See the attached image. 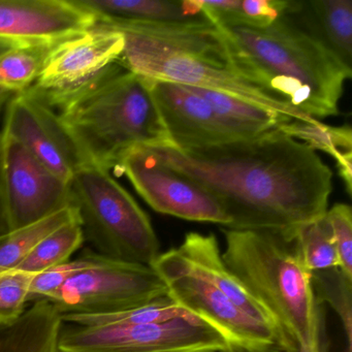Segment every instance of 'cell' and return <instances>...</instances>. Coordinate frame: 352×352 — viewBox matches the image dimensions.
Masks as SVG:
<instances>
[{
	"label": "cell",
	"mask_w": 352,
	"mask_h": 352,
	"mask_svg": "<svg viewBox=\"0 0 352 352\" xmlns=\"http://www.w3.org/2000/svg\"><path fill=\"white\" fill-rule=\"evenodd\" d=\"M147 148L219 199L230 219L223 228L292 234L327 213L331 168L280 129L197 149Z\"/></svg>",
	"instance_id": "6da1fadb"
},
{
	"label": "cell",
	"mask_w": 352,
	"mask_h": 352,
	"mask_svg": "<svg viewBox=\"0 0 352 352\" xmlns=\"http://www.w3.org/2000/svg\"><path fill=\"white\" fill-rule=\"evenodd\" d=\"M238 71L306 116H337L351 69L281 16L265 28L218 24Z\"/></svg>",
	"instance_id": "7a4b0ae2"
},
{
	"label": "cell",
	"mask_w": 352,
	"mask_h": 352,
	"mask_svg": "<svg viewBox=\"0 0 352 352\" xmlns=\"http://www.w3.org/2000/svg\"><path fill=\"white\" fill-rule=\"evenodd\" d=\"M98 23L122 34L124 48L118 63L135 75L221 92L296 120H316L243 77L215 25L155 28Z\"/></svg>",
	"instance_id": "3957f363"
},
{
	"label": "cell",
	"mask_w": 352,
	"mask_h": 352,
	"mask_svg": "<svg viewBox=\"0 0 352 352\" xmlns=\"http://www.w3.org/2000/svg\"><path fill=\"white\" fill-rule=\"evenodd\" d=\"M88 164L116 170L139 147L173 148L145 78L121 67L60 110Z\"/></svg>",
	"instance_id": "277c9868"
},
{
	"label": "cell",
	"mask_w": 352,
	"mask_h": 352,
	"mask_svg": "<svg viewBox=\"0 0 352 352\" xmlns=\"http://www.w3.org/2000/svg\"><path fill=\"white\" fill-rule=\"evenodd\" d=\"M222 258L261 300L276 322L300 346L308 345L316 325L311 273L302 265L296 232L221 228Z\"/></svg>",
	"instance_id": "5b68a950"
},
{
	"label": "cell",
	"mask_w": 352,
	"mask_h": 352,
	"mask_svg": "<svg viewBox=\"0 0 352 352\" xmlns=\"http://www.w3.org/2000/svg\"><path fill=\"white\" fill-rule=\"evenodd\" d=\"M69 190L84 239L96 252L146 265L157 259L160 243L149 216L108 170L83 164L69 181Z\"/></svg>",
	"instance_id": "8992f818"
},
{
	"label": "cell",
	"mask_w": 352,
	"mask_h": 352,
	"mask_svg": "<svg viewBox=\"0 0 352 352\" xmlns=\"http://www.w3.org/2000/svg\"><path fill=\"white\" fill-rule=\"evenodd\" d=\"M151 267L168 296L189 314L215 329L230 352H298L287 333L257 320L197 273L178 248L160 253Z\"/></svg>",
	"instance_id": "52a82bcc"
},
{
	"label": "cell",
	"mask_w": 352,
	"mask_h": 352,
	"mask_svg": "<svg viewBox=\"0 0 352 352\" xmlns=\"http://www.w3.org/2000/svg\"><path fill=\"white\" fill-rule=\"evenodd\" d=\"M122 34L108 26L94 28L59 41L40 77L25 92L63 110L118 71Z\"/></svg>",
	"instance_id": "ba28073f"
},
{
	"label": "cell",
	"mask_w": 352,
	"mask_h": 352,
	"mask_svg": "<svg viewBox=\"0 0 352 352\" xmlns=\"http://www.w3.org/2000/svg\"><path fill=\"white\" fill-rule=\"evenodd\" d=\"M59 352H230L223 338L193 315L150 324L69 325Z\"/></svg>",
	"instance_id": "9c48e42d"
},
{
	"label": "cell",
	"mask_w": 352,
	"mask_h": 352,
	"mask_svg": "<svg viewBox=\"0 0 352 352\" xmlns=\"http://www.w3.org/2000/svg\"><path fill=\"white\" fill-rule=\"evenodd\" d=\"M168 294L151 265L94 254L89 267L72 276L53 305L61 315L110 314L148 304Z\"/></svg>",
	"instance_id": "30bf717a"
},
{
	"label": "cell",
	"mask_w": 352,
	"mask_h": 352,
	"mask_svg": "<svg viewBox=\"0 0 352 352\" xmlns=\"http://www.w3.org/2000/svg\"><path fill=\"white\" fill-rule=\"evenodd\" d=\"M0 195L10 230L36 223L72 205L69 183L17 140L0 131Z\"/></svg>",
	"instance_id": "8fae6325"
},
{
	"label": "cell",
	"mask_w": 352,
	"mask_h": 352,
	"mask_svg": "<svg viewBox=\"0 0 352 352\" xmlns=\"http://www.w3.org/2000/svg\"><path fill=\"white\" fill-rule=\"evenodd\" d=\"M116 170L126 176L144 201L158 213L222 228L230 226V217L215 195L160 162L147 147L131 150Z\"/></svg>",
	"instance_id": "7c38bea8"
},
{
	"label": "cell",
	"mask_w": 352,
	"mask_h": 352,
	"mask_svg": "<svg viewBox=\"0 0 352 352\" xmlns=\"http://www.w3.org/2000/svg\"><path fill=\"white\" fill-rule=\"evenodd\" d=\"M3 131L65 182L88 164L59 114L28 92L8 102Z\"/></svg>",
	"instance_id": "4fadbf2b"
},
{
	"label": "cell",
	"mask_w": 352,
	"mask_h": 352,
	"mask_svg": "<svg viewBox=\"0 0 352 352\" xmlns=\"http://www.w3.org/2000/svg\"><path fill=\"white\" fill-rule=\"evenodd\" d=\"M145 79L174 149H197L239 141L209 102L188 86Z\"/></svg>",
	"instance_id": "5bb4252c"
},
{
	"label": "cell",
	"mask_w": 352,
	"mask_h": 352,
	"mask_svg": "<svg viewBox=\"0 0 352 352\" xmlns=\"http://www.w3.org/2000/svg\"><path fill=\"white\" fill-rule=\"evenodd\" d=\"M96 22L73 0H0V38L18 44L63 40Z\"/></svg>",
	"instance_id": "9a60e30c"
},
{
	"label": "cell",
	"mask_w": 352,
	"mask_h": 352,
	"mask_svg": "<svg viewBox=\"0 0 352 352\" xmlns=\"http://www.w3.org/2000/svg\"><path fill=\"white\" fill-rule=\"evenodd\" d=\"M100 23L155 28L214 25L197 0H73Z\"/></svg>",
	"instance_id": "2e32d148"
},
{
	"label": "cell",
	"mask_w": 352,
	"mask_h": 352,
	"mask_svg": "<svg viewBox=\"0 0 352 352\" xmlns=\"http://www.w3.org/2000/svg\"><path fill=\"white\" fill-rule=\"evenodd\" d=\"M282 16L351 69V0H286Z\"/></svg>",
	"instance_id": "e0dca14e"
},
{
	"label": "cell",
	"mask_w": 352,
	"mask_h": 352,
	"mask_svg": "<svg viewBox=\"0 0 352 352\" xmlns=\"http://www.w3.org/2000/svg\"><path fill=\"white\" fill-rule=\"evenodd\" d=\"M177 248L197 273L221 290L243 311L261 322L282 329L261 300L228 269L222 258L215 234L188 232Z\"/></svg>",
	"instance_id": "ac0fdd59"
},
{
	"label": "cell",
	"mask_w": 352,
	"mask_h": 352,
	"mask_svg": "<svg viewBox=\"0 0 352 352\" xmlns=\"http://www.w3.org/2000/svg\"><path fill=\"white\" fill-rule=\"evenodd\" d=\"M63 321L49 300H38L15 321L0 324V352H59Z\"/></svg>",
	"instance_id": "d6986e66"
},
{
	"label": "cell",
	"mask_w": 352,
	"mask_h": 352,
	"mask_svg": "<svg viewBox=\"0 0 352 352\" xmlns=\"http://www.w3.org/2000/svg\"><path fill=\"white\" fill-rule=\"evenodd\" d=\"M188 87L209 102L239 141L261 137L294 120L228 94L192 86Z\"/></svg>",
	"instance_id": "ffe728a7"
},
{
	"label": "cell",
	"mask_w": 352,
	"mask_h": 352,
	"mask_svg": "<svg viewBox=\"0 0 352 352\" xmlns=\"http://www.w3.org/2000/svg\"><path fill=\"white\" fill-rule=\"evenodd\" d=\"M280 131L292 139L306 144L311 149L329 154L337 162L340 177L345 183L346 191L352 190V133L349 126H329L313 121H289Z\"/></svg>",
	"instance_id": "44dd1931"
},
{
	"label": "cell",
	"mask_w": 352,
	"mask_h": 352,
	"mask_svg": "<svg viewBox=\"0 0 352 352\" xmlns=\"http://www.w3.org/2000/svg\"><path fill=\"white\" fill-rule=\"evenodd\" d=\"M74 221H80L79 214L77 208L69 206L36 223L0 236V273L15 271L43 239Z\"/></svg>",
	"instance_id": "7402d4cb"
},
{
	"label": "cell",
	"mask_w": 352,
	"mask_h": 352,
	"mask_svg": "<svg viewBox=\"0 0 352 352\" xmlns=\"http://www.w3.org/2000/svg\"><path fill=\"white\" fill-rule=\"evenodd\" d=\"M58 42L18 45L0 55V87L14 94L26 91L32 87Z\"/></svg>",
	"instance_id": "603a6c76"
},
{
	"label": "cell",
	"mask_w": 352,
	"mask_h": 352,
	"mask_svg": "<svg viewBox=\"0 0 352 352\" xmlns=\"http://www.w3.org/2000/svg\"><path fill=\"white\" fill-rule=\"evenodd\" d=\"M85 242L80 221L61 226L43 239L18 265L16 271L36 274L67 263L74 252Z\"/></svg>",
	"instance_id": "cb8c5ba5"
},
{
	"label": "cell",
	"mask_w": 352,
	"mask_h": 352,
	"mask_svg": "<svg viewBox=\"0 0 352 352\" xmlns=\"http://www.w3.org/2000/svg\"><path fill=\"white\" fill-rule=\"evenodd\" d=\"M189 315L179 307L170 296H160L148 304L122 312L110 314H65L61 315L63 322L80 327L104 324H150L166 322L178 317Z\"/></svg>",
	"instance_id": "d4e9b609"
},
{
	"label": "cell",
	"mask_w": 352,
	"mask_h": 352,
	"mask_svg": "<svg viewBox=\"0 0 352 352\" xmlns=\"http://www.w3.org/2000/svg\"><path fill=\"white\" fill-rule=\"evenodd\" d=\"M311 286L315 302L329 304L337 313L345 333L347 352L352 350V278L340 267L311 273Z\"/></svg>",
	"instance_id": "484cf974"
},
{
	"label": "cell",
	"mask_w": 352,
	"mask_h": 352,
	"mask_svg": "<svg viewBox=\"0 0 352 352\" xmlns=\"http://www.w3.org/2000/svg\"><path fill=\"white\" fill-rule=\"evenodd\" d=\"M302 265L310 273L339 267V257L325 214L300 226L296 234Z\"/></svg>",
	"instance_id": "4316f807"
},
{
	"label": "cell",
	"mask_w": 352,
	"mask_h": 352,
	"mask_svg": "<svg viewBox=\"0 0 352 352\" xmlns=\"http://www.w3.org/2000/svg\"><path fill=\"white\" fill-rule=\"evenodd\" d=\"M96 251L85 249L76 261H67L57 267L36 274L30 286V300H49L53 302L58 296L67 280L78 272L89 267L94 263Z\"/></svg>",
	"instance_id": "83f0119b"
},
{
	"label": "cell",
	"mask_w": 352,
	"mask_h": 352,
	"mask_svg": "<svg viewBox=\"0 0 352 352\" xmlns=\"http://www.w3.org/2000/svg\"><path fill=\"white\" fill-rule=\"evenodd\" d=\"M32 277L16 270L0 273V324L15 322L25 312Z\"/></svg>",
	"instance_id": "f1b7e54d"
},
{
	"label": "cell",
	"mask_w": 352,
	"mask_h": 352,
	"mask_svg": "<svg viewBox=\"0 0 352 352\" xmlns=\"http://www.w3.org/2000/svg\"><path fill=\"white\" fill-rule=\"evenodd\" d=\"M325 218L331 228L339 257V267L352 278V211L349 205L336 204L327 209Z\"/></svg>",
	"instance_id": "f546056e"
},
{
	"label": "cell",
	"mask_w": 352,
	"mask_h": 352,
	"mask_svg": "<svg viewBox=\"0 0 352 352\" xmlns=\"http://www.w3.org/2000/svg\"><path fill=\"white\" fill-rule=\"evenodd\" d=\"M329 347L324 307L323 305H319L312 340L308 345L300 346L298 352H329Z\"/></svg>",
	"instance_id": "4dcf8cb0"
},
{
	"label": "cell",
	"mask_w": 352,
	"mask_h": 352,
	"mask_svg": "<svg viewBox=\"0 0 352 352\" xmlns=\"http://www.w3.org/2000/svg\"><path fill=\"white\" fill-rule=\"evenodd\" d=\"M9 232L11 230H10L9 221H8L7 212H6L1 195H0V236H3Z\"/></svg>",
	"instance_id": "1f68e13d"
},
{
	"label": "cell",
	"mask_w": 352,
	"mask_h": 352,
	"mask_svg": "<svg viewBox=\"0 0 352 352\" xmlns=\"http://www.w3.org/2000/svg\"><path fill=\"white\" fill-rule=\"evenodd\" d=\"M14 94H15L14 92L10 91L6 88L0 87V111L9 102Z\"/></svg>",
	"instance_id": "d6a6232c"
},
{
	"label": "cell",
	"mask_w": 352,
	"mask_h": 352,
	"mask_svg": "<svg viewBox=\"0 0 352 352\" xmlns=\"http://www.w3.org/2000/svg\"><path fill=\"white\" fill-rule=\"evenodd\" d=\"M18 43L11 42V41L1 40L0 38V55L7 52V51L11 50L14 47L18 46Z\"/></svg>",
	"instance_id": "836d02e7"
}]
</instances>
